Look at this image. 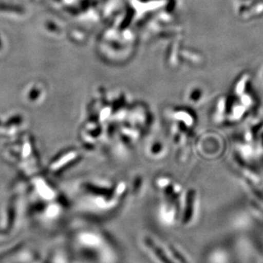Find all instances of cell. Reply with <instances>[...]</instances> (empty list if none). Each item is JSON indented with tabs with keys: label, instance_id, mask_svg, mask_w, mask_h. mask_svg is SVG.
Instances as JSON below:
<instances>
[{
	"label": "cell",
	"instance_id": "obj_1",
	"mask_svg": "<svg viewBox=\"0 0 263 263\" xmlns=\"http://www.w3.org/2000/svg\"><path fill=\"white\" fill-rule=\"evenodd\" d=\"M76 243L82 255L100 263H114L117 257L109 238L96 229H82L76 234Z\"/></svg>",
	"mask_w": 263,
	"mask_h": 263
},
{
	"label": "cell",
	"instance_id": "obj_2",
	"mask_svg": "<svg viewBox=\"0 0 263 263\" xmlns=\"http://www.w3.org/2000/svg\"><path fill=\"white\" fill-rule=\"evenodd\" d=\"M144 251H146L151 257L157 263H176L174 261L172 256H170L164 243L157 240L154 237L149 234H144L140 238Z\"/></svg>",
	"mask_w": 263,
	"mask_h": 263
},
{
	"label": "cell",
	"instance_id": "obj_3",
	"mask_svg": "<svg viewBox=\"0 0 263 263\" xmlns=\"http://www.w3.org/2000/svg\"><path fill=\"white\" fill-rule=\"evenodd\" d=\"M181 204L179 201L166 199L160 203L157 210V216L160 222L167 227L175 226L180 221Z\"/></svg>",
	"mask_w": 263,
	"mask_h": 263
},
{
	"label": "cell",
	"instance_id": "obj_4",
	"mask_svg": "<svg viewBox=\"0 0 263 263\" xmlns=\"http://www.w3.org/2000/svg\"><path fill=\"white\" fill-rule=\"evenodd\" d=\"M197 199L194 191H189L185 195V200L181 205V215L180 221L184 227L190 226L195 220L197 215Z\"/></svg>",
	"mask_w": 263,
	"mask_h": 263
},
{
	"label": "cell",
	"instance_id": "obj_5",
	"mask_svg": "<svg viewBox=\"0 0 263 263\" xmlns=\"http://www.w3.org/2000/svg\"><path fill=\"white\" fill-rule=\"evenodd\" d=\"M165 246L167 251L170 252V256H172L174 261L176 263H192L187 255L183 251L179 246L173 243H165Z\"/></svg>",
	"mask_w": 263,
	"mask_h": 263
},
{
	"label": "cell",
	"instance_id": "obj_6",
	"mask_svg": "<svg viewBox=\"0 0 263 263\" xmlns=\"http://www.w3.org/2000/svg\"><path fill=\"white\" fill-rule=\"evenodd\" d=\"M260 79H261V81L263 84V67L262 68H261V70H260Z\"/></svg>",
	"mask_w": 263,
	"mask_h": 263
}]
</instances>
